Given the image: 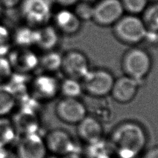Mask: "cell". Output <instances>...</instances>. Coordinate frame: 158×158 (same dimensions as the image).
Segmentation results:
<instances>
[{"instance_id": "obj_20", "label": "cell", "mask_w": 158, "mask_h": 158, "mask_svg": "<svg viewBox=\"0 0 158 158\" xmlns=\"http://www.w3.org/2000/svg\"><path fill=\"white\" fill-rule=\"evenodd\" d=\"M15 95L7 84H0V117L11 112L16 104Z\"/></svg>"}, {"instance_id": "obj_12", "label": "cell", "mask_w": 158, "mask_h": 158, "mask_svg": "<svg viewBox=\"0 0 158 158\" xmlns=\"http://www.w3.org/2000/svg\"><path fill=\"white\" fill-rule=\"evenodd\" d=\"M48 152L44 138L36 132L22 136L16 154L18 158H46Z\"/></svg>"}, {"instance_id": "obj_2", "label": "cell", "mask_w": 158, "mask_h": 158, "mask_svg": "<svg viewBox=\"0 0 158 158\" xmlns=\"http://www.w3.org/2000/svg\"><path fill=\"white\" fill-rule=\"evenodd\" d=\"M121 68L125 75L141 82L151 72V56L142 48H132L123 56Z\"/></svg>"}, {"instance_id": "obj_6", "label": "cell", "mask_w": 158, "mask_h": 158, "mask_svg": "<svg viewBox=\"0 0 158 158\" xmlns=\"http://www.w3.org/2000/svg\"><path fill=\"white\" fill-rule=\"evenodd\" d=\"M124 13L121 0H98L93 7L92 20L100 26H113Z\"/></svg>"}, {"instance_id": "obj_23", "label": "cell", "mask_w": 158, "mask_h": 158, "mask_svg": "<svg viewBox=\"0 0 158 158\" xmlns=\"http://www.w3.org/2000/svg\"><path fill=\"white\" fill-rule=\"evenodd\" d=\"M142 13L141 19L147 30L158 32V2L147 6Z\"/></svg>"}, {"instance_id": "obj_9", "label": "cell", "mask_w": 158, "mask_h": 158, "mask_svg": "<svg viewBox=\"0 0 158 158\" xmlns=\"http://www.w3.org/2000/svg\"><path fill=\"white\" fill-rule=\"evenodd\" d=\"M90 69L89 59L81 52L70 50L63 55L61 70L66 77L81 80Z\"/></svg>"}, {"instance_id": "obj_8", "label": "cell", "mask_w": 158, "mask_h": 158, "mask_svg": "<svg viewBox=\"0 0 158 158\" xmlns=\"http://www.w3.org/2000/svg\"><path fill=\"white\" fill-rule=\"evenodd\" d=\"M48 152L54 156L64 157L74 152L75 143L69 132L63 129H54L44 138Z\"/></svg>"}, {"instance_id": "obj_34", "label": "cell", "mask_w": 158, "mask_h": 158, "mask_svg": "<svg viewBox=\"0 0 158 158\" xmlns=\"http://www.w3.org/2000/svg\"><path fill=\"white\" fill-rule=\"evenodd\" d=\"M2 6L1 3H0V15H1V14H2Z\"/></svg>"}, {"instance_id": "obj_21", "label": "cell", "mask_w": 158, "mask_h": 158, "mask_svg": "<svg viewBox=\"0 0 158 158\" xmlns=\"http://www.w3.org/2000/svg\"><path fill=\"white\" fill-rule=\"evenodd\" d=\"M84 91L81 81L76 79L66 77L60 81V94L64 98H79Z\"/></svg>"}, {"instance_id": "obj_24", "label": "cell", "mask_w": 158, "mask_h": 158, "mask_svg": "<svg viewBox=\"0 0 158 158\" xmlns=\"http://www.w3.org/2000/svg\"><path fill=\"white\" fill-rule=\"evenodd\" d=\"M121 2L125 11L132 15L142 13L148 6V0H121Z\"/></svg>"}, {"instance_id": "obj_22", "label": "cell", "mask_w": 158, "mask_h": 158, "mask_svg": "<svg viewBox=\"0 0 158 158\" xmlns=\"http://www.w3.org/2000/svg\"><path fill=\"white\" fill-rule=\"evenodd\" d=\"M17 133L12 121L0 117V148H6L15 140Z\"/></svg>"}, {"instance_id": "obj_33", "label": "cell", "mask_w": 158, "mask_h": 158, "mask_svg": "<svg viewBox=\"0 0 158 158\" xmlns=\"http://www.w3.org/2000/svg\"><path fill=\"white\" fill-rule=\"evenodd\" d=\"M81 1H84V2H90V3H92L93 2L96 1V0H81Z\"/></svg>"}, {"instance_id": "obj_1", "label": "cell", "mask_w": 158, "mask_h": 158, "mask_svg": "<svg viewBox=\"0 0 158 158\" xmlns=\"http://www.w3.org/2000/svg\"><path fill=\"white\" fill-rule=\"evenodd\" d=\"M148 135L136 121L122 122L114 127L110 135V146L118 158H137L144 152Z\"/></svg>"}, {"instance_id": "obj_28", "label": "cell", "mask_w": 158, "mask_h": 158, "mask_svg": "<svg viewBox=\"0 0 158 158\" xmlns=\"http://www.w3.org/2000/svg\"><path fill=\"white\" fill-rule=\"evenodd\" d=\"M144 40H146V41L150 43V44H152V45L157 44L158 43V32L147 30V33H146L145 39H144Z\"/></svg>"}, {"instance_id": "obj_7", "label": "cell", "mask_w": 158, "mask_h": 158, "mask_svg": "<svg viewBox=\"0 0 158 158\" xmlns=\"http://www.w3.org/2000/svg\"><path fill=\"white\" fill-rule=\"evenodd\" d=\"M57 117L67 124L77 125L88 115L86 106L79 98H63L57 102L55 108Z\"/></svg>"}, {"instance_id": "obj_31", "label": "cell", "mask_w": 158, "mask_h": 158, "mask_svg": "<svg viewBox=\"0 0 158 158\" xmlns=\"http://www.w3.org/2000/svg\"><path fill=\"white\" fill-rule=\"evenodd\" d=\"M0 158H18V155L7 148H0Z\"/></svg>"}, {"instance_id": "obj_17", "label": "cell", "mask_w": 158, "mask_h": 158, "mask_svg": "<svg viewBox=\"0 0 158 158\" xmlns=\"http://www.w3.org/2000/svg\"><path fill=\"white\" fill-rule=\"evenodd\" d=\"M36 29L37 40L36 45L45 52L54 50L59 42V31L55 27L48 24Z\"/></svg>"}, {"instance_id": "obj_5", "label": "cell", "mask_w": 158, "mask_h": 158, "mask_svg": "<svg viewBox=\"0 0 158 158\" xmlns=\"http://www.w3.org/2000/svg\"><path fill=\"white\" fill-rule=\"evenodd\" d=\"M115 80L110 71L103 69H90L81 80L84 91L94 98H104L110 95Z\"/></svg>"}, {"instance_id": "obj_11", "label": "cell", "mask_w": 158, "mask_h": 158, "mask_svg": "<svg viewBox=\"0 0 158 158\" xmlns=\"http://www.w3.org/2000/svg\"><path fill=\"white\" fill-rule=\"evenodd\" d=\"M13 72L27 75L39 66V57L30 48H18L8 57Z\"/></svg>"}, {"instance_id": "obj_25", "label": "cell", "mask_w": 158, "mask_h": 158, "mask_svg": "<svg viewBox=\"0 0 158 158\" xmlns=\"http://www.w3.org/2000/svg\"><path fill=\"white\" fill-rule=\"evenodd\" d=\"M75 6V8L73 11L81 21L92 20L94 5H92L91 3L80 0Z\"/></svg>"}, {"instance_id": "obj_14", "label": "cell", "mask_w": 158, "mask_h": 158, "mask_svg": "<svg viewBox=\"0 0 158 158\" xmlns=\"http://www.w3.org/2000/svg\"><path fill=\"white\" fill-rule=\"evenodd\" d=\"M77 125V132L80 139L89 145L102 140L104 128L98 118L87 115Z\"/></svg>"}, {"instance_id": "obj_18", "label": "cell", "mask_w": 158, "mask_h": 158, "mask_svg": "<svg viewBox=\"0 0 158 158\" xmlns=\"http://www.w3.org/2000/svg\"><path fill=\"white\" fill-rule=\"evenodd\" d=\"M13 39L18 48H30L36 44L37 29L29 25L22 27L15 31Z\"/></svg>"}, {"instance_id": "obj_16", "label": "cell", "mask_w": 158, "mask_h": 158, "mask_svg": "<svg viewBox=\"0 0 158 158\" xmlns=\"http://www.w3.org/2000/svg\"><path fill=\"white\" fill-rule=\"evenodd\" d=\"M12 123L16 133L22 136L36 133L39 127L36 114L27 107L23 108L17 113Z\"/></svg>"}, {"instance_id": "obj_26", "label": "cell", "mask_w": 158, "mask_h": 158, "mask_svg": "<svg viewBox=\"0 0 158 158\" xmlns=\"http://www.w3.org/2000/svg\"><path fill=\"white\" fill-rule=\"evenodd\" d=\"M11 38L8 29L0 24V56H5L9 53Z\"/></svg>"}, {"instance_id": "obj_19", "label": "cell", "mask_w": 158, "mask_h": 158, "mask_svg": "<svg viewBox=\"0 0 158 158\" xmlns=\"http://www.w3.org/2000/svg\"><path fill=\"white\" fill-rule=\"evenodd\" d=\"M62 60L63 55L57 51L54 50L47 51L39 58V66L45 73L52 74L61 70Z\"/></svg>"}, {"instance_id": "obj_27", "label": "cell", "mask_w": 158, "mask_h": 158, "mask_svg": "<svg viewBox=\"0 0 158 158\" xmlns=\"http://www.w3.org/2000/svg\"><path fill=\"white\" fill-rule=\"evenodd\" d=\"M13 73L8 58L6 56H0V84L9 80Z\"/></svg>"}, {"instance_id": "obj_30", "label": "cell", "mask_w": 158, "mask_h": 158, "mask_svg": "<svg viewBox=\"0 0 158 158\" xmlns=\"http://www.w3.org/2000/svg\"><path fill=\"white\" fill-rule=\"evenodd\" d=\"M80 0H51L53 4H55L63 8H69L75 6Z\"/></svg>"}, {"instance_id": "obj_32", "label": "cell", "mask_w": 158, "mask_h": 158, "mask_svg": "<svg viewBox=\"0 0 158 158\" xmlns=\"http://www.w3.org/2000/svg\"><path fill=\"white\" fill-rule=\"evenodd\" d=\"M22 0H0L2 7L5 8H13L20 4Z\"/></svg>"}, {"instance_id": "obj_13", "label": "cell", "mask_w": 158, "mask_h": 158, "mask_svg": "<svg viewBox=\"0 0 158 158\" xmlns=\"http://www.w3.org/2000/svg\"><path fill=\"white\" fill-rule=\"evenodd\" d=\"M139 85V81L123 75L115 79L110 96L116 102L127 104L135 99Z\"/></svg>"}, {"instance_id": "obj_4", "label": "cell", "mask_w": 158, "mask_h": 158, "mask_svg": "<svg viewBox=\"0 0 158 158\" xmlns=\"http://www.w3.org/2000/svg\"><path fill=\"white\" fill-rule=\"evenodd\" d=\"M19 6L22 17L31 27H40L48 24L53 16L51 0H22Z\"/></svg>"}, {"instance_id": "obj_10", "label": "cell", "mask_w": 158, "mask_h": 158, "mask_svg": "<svg viewBox=\"0 0 158 158\" xmlns=\"http://www.w3.org/2000/svg\"><path fill=\"white\" fill-rule=\"evenodd\" d=\"M31 89L38 100H50L60 94V81L51 73H45L31 81Z\"/></svg>"}, {"instance_id": "obj_29", "label": "cell", "mask_w": 158, "mask_h": 158, "mask_svg": "<svg viewBox=\"0 0 158 158\" xmlns=\"http://www.w3.org/2000/svg\"><path fill=\"white\" fill-rule=\"evenodd\" d=\"M140 158H158V146H152L144 151Z\"/></svg>"}, {"instance_id": "obj_15", "label": "cell", "mask_w": 158, "mask_h": 158, "mask_svg": "<svg viewBox=\"0 0 158 158\" xmlns=\"http://www.w3.org/2000/svg\"><path fill=\"white\" fill-rule=\"evenodd\" d=\"M52 18L55 28L64 34L74 35L81 29V21L69 8H63L53 15Z\"/></svg>"}, {"instance_id": "obj_3", "label": "cell", "mask_w": 158, "mask_h": 158, "mask_svg": "<svg viewBox=\"0 0 158 158\" xmlns=\"http://www.w3.org/2000/svg\"><path fill=\"white\" fill-rule=\"evenodd\" d=\"M113 26L114 35L122 43L135 45L144 41L147 29L137 15H124Z\"/></svg>"}]
</instances>
